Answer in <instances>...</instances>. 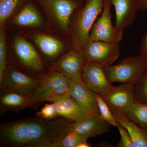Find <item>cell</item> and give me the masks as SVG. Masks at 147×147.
<instances>
[{"label": "cell", "mask_w": 147, "mask_h": 147, "mask_svg": "<svg viewBox=\"0 0 147 147\" xmlns=\"http://www.w3.org/2000/svg\"><path fill=\"white\" fill-rule=\"evenodd\" d=\"M36 89L30 97L36 101L51 102L56 98L68 94L70 79L54 69L38 76Z\"/></svg>", "instance_id": "obj_4"}, {"label": "cell", "mask_w": 147, "mask_h": 147, "mask_svg": "<svg viewBox=\"0 0 147 147\" xmlns=\"http://www.w3.org/2000/svg\"><path fill=\"white\" fill-rule=\"evenodd\" d=\"M7 47L5 34L3 30L0 32V79L7 69Z\"/></svg>", "instance_id": "obj_26"}, {"label": "cell", "mask_w": 147, "mask_h": 147, "mask_svg": "<svg viewBox=\"0 0 147 147\" xmlns=\"http://www.w3.org/2000/svg\"><path fill=\"white\" fill-rule=\"evenodd\" d=\"M107 67L97 63H86L82 75V80L87 86L101 97L108 93L114 86L106 76Z\"/></svg>", "instance_id": "obj_11"}, {"label": "cell", "mask_w": 147, "mask_h": 147, "mask_svg": "<svg viewBox=\"0 0 147 147\" xmlns=\"http://www.w3.org/2000/svg\"><path fill=\"white\" fill-rule=\"evenodd\" d=\"M112 113L116 120L126 128L134 147H147V133L143 127L135 123L126 114Z\"/></svg>", "instance_id": "obj_18"}, {"label": "cell", "mask_w": 147, "mask_h": 147, "mask_svg": "<svg viewBox=\"0 0 147 147\" xmlns=\"http://www.w3.org/2000/svg\"><path fill=\"white\" fill-rule=\"evenodd\" d=\"M127 115L135 123L143 127L147 125V104L135 102Z\"/></svg>", "instance_id": "obj_21"}, {"label": "cell", "mask_w": 147, "mask_h": 147, "mask_svg": "<svg viewBox=\"0 0 147 147\" xmlns=\"http://www.w3.org/2000/svg\"><path fill=\"white\" fill-rule=\"evenodd\" d=\"M147 71V61L141 56L127 57L116 65L107 67L106 75L112 84L134 85L141 80Z\"/></svg>", "instance_id": "obj_3"}, {"label": "cell", "mask_w": 147, "mask_h": 147, "mask_svg": "<svg viewBox=\"0 0 147 147\" xmlns=\"http://www.w3.org/2000/svg\"><path fill=\"white\" fill-rule=\"evenodd\" d=\"M41 103L33 100L30 96L10 90L1 89L0 116L2 117L9 111L17 113L27 108L36 110Z\"/></svg>", "instance_id": "obj_13"}, {"label": "cell", "mask_w": 147, "mask_h": 147, "mask_svg": "<svg viewBox=\"0 0 147 147\" xmlns=\"http://www.w3.org/2000/svg\"><path fill=\"white\" fill-rule=\"evenodd\" d=\"M55 102L57 106L58 117L76 121L81 118L85 113L79 105L69 94L56 98L50 102Z\"/></svg>", "instance_id": "obj_17"}, {"label": "cell", "mask_w": 147, "mask_h": 147, "mask_svg": "<svg viewBox=\"0 0 147 147\" xmlns=\"http://www.w3.org/2000/svg\"><path fill=\"white\" fill-rule=\"evenodd\" d=\"M86 63L83 53L73 48L58 60L53 69L68 79H73L82 76Z\"/></svg>", "instance_id": "obj_14"}, {"label": "cell", "mask_w": 147, "mask_h": 147, "mask_svg": "<svg viewBox=\"0 0 147 147\" xmlns=\"http://www.w3.org/2000/svg\"><path fill=\"white\" fill-rule=\"evenodd\" d=\"M143 128L145 129V131H146V132L147 133V125H145V126L143 127Z\"/></svg>", "instance_id": "obj_32"}, {"label": "cell", "mask_w": 147, "mask_h": 147, "mask_svg": "<svg viewBox=\"0 0 147 147\" xmlns=\"http://www.w3.org/2000/svg\"><path fill=\"white\" fill-rule=\"evenodd\" d=\"M102 98L112 113L126 114L136 102L134 98V85L122 84L113 86Z\"/></svg>", "instance_id": "obj_10"}, {"label": "cell", "mask_w": 147, "mask_h": 147, "mask_svg": "<svg viewBox=\"0 0 147 147\" xmlns=\"http://www.w3.org/2000/svg\"><path fill=\"white\" fill-rule=\"evenodd\" d=\"M146 11H147V8ZM139 51L140 56L147 61V31L146 34L142 38Z\"/></svg>", "instance_id": "obj_29"}, {"label": "cell", "mask_w": 147, "mask_h": 147, "mask_svg": "<svg viewBox=\"0 0 147 147\" xmlns=\"http://www.w3.org/2000/svg\"><path fill=\"white\" fill-rule=\"evenodd\" d=\"M135 101L147 104V71L143 78L134 85Z\"/></svg>", "instance_id": "obj_25"}, {"label": "cell", "mask_w": 147, "mask_h": 147, "mask_svg": "<svg viewBox=\"0 0 147 147\" xmlns=\"http://www.w3.org/2000/svg\"><path fill=\"white\" fill-rule=\"evenodd\" d=\"M68 94L80 106L85 114L100 117L95 93L87 86L82 76L70 79Z\"/></svg>", "instance_id": "obj_9"}, {"label": "cell", "mask_w": 147, "mask_h": 147, "mask_svg": "<svg viewBox=\"0 0 147 147\" xmlns=\"http://www.w3.org/2000/svg\"><path fill=\"white\" fill-rule=\"evenodd\" d=\"M90 146L87 143V142H82L78 146V147H90Z\"/></svg>", "instance_id": "obj_31"}, {"label": "cell", "mask_w": 147, "mask_h": 147, "mask_svg": "<svg viewBox=\"0 0 147 147\" xmlns=\"http://www.w3.org/2000/svg\"><path fill=\"white\" fill-rule=\"evenodd\" d=\"M88 137L75 131H69L61 139L59 147H78L82 142H87Z\"/></svg>", "instance_id": "obj_23"}, {"label": "cell", "mask_w": 147, "mask_h": 147, "mask_svg": "<svg viewBox=\"0 0 147 147\" xmlns=\"http://www.w3.org/2000/svg\"><path fill=\"white\" fill-rule=\"evenodd\" d=\"M103 5V0H86L84 6L74 12L69 30L73 48L83 53L91 29L102 13Z\"/></svg>", "instance_id": "obj_2"}, {"label": "cell", "mask_w": 147, "mask_h": 147, "mask_svg": "<svg viewBox=\"0 0 147 147\" xmlns=\"http://www.w3.org/2000/svg\"><path fill=\"white\" fill-rule=\"evenodd\" d=\"M42 7L55 23L65 32H69L72 14L82 7L77 0H40Z\"/></svg>", "instance_id": "obj_6"}, {"label": "cell", "mask_w": 147, "mask_h": 147, "mask_svg": "<svg viewBox=\"0 0 147 147\" xmlns=\"http://www.w3.org/2000/svg\"><path fill=\"white\" fill-rule=\"evenodd\" d=\"M32 39L42 54L50 59L57 57L65 48L61 41L50 36L38 34L33 35Z\"/></svg>", "instance_id": "obj_19"}, {"label": "cell", "mask_w": 147, "mask_h": 147, "mask_svg": "<svg viewBox=\"0 0 147 147\" xmlns=\"http://www.w3.org/2000/svg\"><path fill=\"white\" fill-rule=\"evenodd\" d=\"M110 125L101 118L85 114L81 119L71 124L68 132L75 131L89 138L108 132Z\"/></svg>", "instance_id": "obj_15"}, {"label": "cell", "mask_w": 147, "mask_h": 147, "mask_svg": "<svg viewBox=\"0 0 147 147\" xmlns=\"http://www.w3.org/2000/svg\"><path fill=\"white\" fill-rule=\"evenodd\" d=\"M138 9L140 11H146L147 8V0H137Z\"/></svg>", "instance_id": "obj_30"}, {"label": "cell", "mask_w": 147, "mask_h": 147, "mask_svg": "<svg viewBox=\"0 0 147 147\" xmlns=\"http://www.w3.org/2000/svg\"><path fill=\"white\" fill-rule=\"evenodd\" d=\"M38 82V77L30 76L15 68L7 67L0 79V88L30 96L36 89Z\"/></svg>", "instance_id": "obj_8"}, {"label": "cell", "mask_w": 147, "mask_h": 147, "mask_svg": "<svg viewBox=\"0 0 147 147\" xmlns=\"http://www.w3.org/2000/svg\"><path fill=\"white\" fill-rule=\"evenodd\" d=\"M13 48L18 61L27 70L34 73L43 70L44 64L40 56L34 46L23 37H14Z\"/></svg>", "instance_id": "obj_12"}, {"label": "cell", "mask_w": 147, "mask_h": 147, "mask_svg": "<svg viewBox=\"0 0 147 147\" xmlns=\"http://www.w3.org/2000/svg\"><path fill=\"white\" fill-rule=\"evenodd\" d=\"M103 4L102 13L91 29L89 40L119 43L123 31L118 30L112 24L110 10L112 0H103Z\"/></svg>", "instance_id": "obj_5"}, {"label": "cell", "mask_w": 147, "mask_h": 147, "mask_svg": "<svg viewBox=\"0 0 147 147\" xmlns=\"http://www.w3.org/2000/svg\"><path fill=\"white\" fill-rule=\"evenodd\" d=\"M94 96L100 112V118L111 125L116 126L117 120L103 98L100 95L95 93Z\"/></svg>", "instance_id": "obj_24"}, {"label": "cell", "mask_w": 147, "mask_h": 147, "mask_svg": "<svg viewBox=\"0 0 147 147\" xmlns=\"http://www.w3.org/2000/svg\"><path fill=\"white\" fill-rule=\"evenodd\" d=\"M115 11V27L119 30L133 24L139 10L137 0H112Z\"/></svg>", "instance_id": "obj_16"}, {"label": "cell", "mask_w": 147, "mask_h": 147, "mask_svg": "<svg viewBox=\"0 0 147 147\" xmlns=\"http://www.w3.org/2000/svg\"><path fill=\"white\" fill-rule=\"evenodd\" d=\"M20 0H0V26L2 28Z\"/></svg>", "instance_id": "obj_22"}, {"label": "cell", "mask_w": 147, "mask_h": 147, "mask_svg": "<svg viewBox=\"0 0 147 147\" xmlns=\"http://www.w3.org/2000/svg\"><path fill=\"white\" fill-rule=\"evenodd\" d=\"M83 54L86 63H94L108 67L119 58V44L118 42L88 40Z\"/></svg>", "instance_id": "obj_7"}, {"label": "cell", "mask_w": 147, "mask_h": 147, "mask_svg": "<svg viewBox=\"0 0 147 147\" xmlns=\"http://www.w3.org/2000/svg\"><path fill=\"white\" fill-rule=\"evenodd\" d=\"M42 22L39 11L32 4L26 5L13 20L14 25L23 27H38Z\"/></svg>", "instance_id": "obj_20"}, {"label": "cell", "mask_w": 147, "mask_h": 147, "mask_svg": "<svg viewBox=\"0 0 147 147\" xmlns=\"http://www.w3.org/2000/svg\"><path fill=\"white\" fill-rule=\"evenodd\" d=\"M50 102L45 104L41 110L36 112V116L46 120H51L59 117L56 104L55 102Z\"/></svg>", "instance_id": "obj_27"}, {"label": "cell", "mask_w": 147, "mask_h": 147, "mask_svg": "<svg viewBox=\"0 0 147 147\" xmlns=\"http://www.w3.org/2000/svg\"><path fill=\"white\" fill-rule=\"evenodd\" d=\"M73 121L63 117L46 120L36 116L0 124V145L11 147H38L44 140L56 146L68 132Z\"/></svg>", "instance_id": "obj_1"}, {"label": "cell", "mask_w": 147, "mask_h": 147, "mask_svg": "<svg viewBox=\"0 0 147 147\" xmlns=\"http://www.w3.org/2000/svg\"><path fill=\"white\" fill-rule=\"evenodd\" d=\"M116 126L118 129L121 137L120 140L116 147H134V144L126 128L117 121Z\"/></svg>", "instance_id": "obj_28"}]
</instances>
